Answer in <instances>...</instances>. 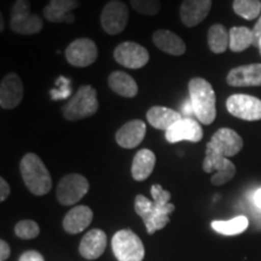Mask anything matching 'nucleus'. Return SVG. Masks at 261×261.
Returning a JSON list of instances; mask_svg holds the SVG:
<instances>
[{
    "instance_id": "obj_5",
    "label": "nucleus",
    "mask_w": 261,
    "mask_h": 261,
    "mask_svg": "<svg viewBox=\"0 0 261 261\" xmlns=\"http://www.w3.org/2000/svg\"><path fill=\"white\" fill-rule=\"evenodd\" d=\"M44 27L40 16L32 14L29 0H15L11 8L10 28L16 34H37Z\"/></svg>"
},
{
    "instance_id": "obj_24",
    "label": "nucleus",
    "mask_w": 261,
    "mask_h": 261,
    "mask_svg": "<svg viewBox=\"0 0 261 261\" xmlns=\"http://www.w3.org/2000/svg\"><path fill=\"white\" fill-rule=\"evenodd\" d=\"M148 122L158 129L167 130L174 123L182 119L181 114L165 107H152L146 113Z\"/></svg>"
},
{
    "instance_id": "obj_9",
    "label": "nucleus",
    "mask_w": 261,
    "mask_h": 261,
    "mask_svg": "<svg viewBox=\"0 0 261 261\" xmlns=\"http://www.w3.org/2000/svg\"><path fill=\"white\" fill-rule=\"evenodd\" d=\"M129 19V10L121 0L107 3L100 14V24L109 35H116L125 31Z\"/></svg>"
},
{
    "instance_id": "obj_33",
    "label": "nucleus",
    "mask_w": 261,
    "mask_h": 261,
    "mask_svg": "<svg viewBox=\"0 0 261 261\" xmlns=\"http://www.w3.org/2000/svg\"><path fill=\"white\" fill-rule=\"evenodd\" d=\"M18 261H45V259L37 250H28L19 256Z\"/></svg>"
},
{
    "instance_id": "obj_14",
    "label": "nucleus",
    "mask_w": 261,
    "mask_h": 261,
    "mask_svg": "<svg viewBox=\"0 0 261 261\" xmlns=\"http://www.w3.org/2000/svg\"><path fill=\"white\" fill-rule=\"evenodd\" d=\"M24 96L23 84L17 74L10 73L0 84V107L3 109H15L22 103Z\"/></svg>"
},
{
    "instance_id": "obj_6",
    "label": "nucleus",
    "mask_w": 261,
    "mask_h": 261,
    "mask_svg": "<svg viewBox=\"0 0 261 261\" xmlns=\"http://www.w3.org/2000/svg\"><path fill=\"white\" fill-rule=\"evenodd\" d=\"M136 213L144 221L149 234H154L169 223V214L172 212L159 207L154 201H150L143 195H137L135 200Z\"/></svg>"
},
{
    "instance_id": "obj_35",
    "label": "nucleus",
    "mask_w": 261,
    "mask_h": 261,
    "mask_svg": "<svg viewBox=\"0 0 261 261\" xmlns=\"http://www.w3.org/2000/svg\"><path fill=\"white\" fill-rule=\"evenodd\" d=\"M10 254H11V249H10L9 243L2 240L0 241V261L8 260Z\"/></svg>"
},
{
    "instance_id": "obj_25",
    "label": "nucleus",
    "mask_w": 261,
    "mask_h": 261,
    "mask_svg": "<svg viewBox=\"0 0 261 261\" xmlns=\"http://www.w3.org/2000/svg\"><path fill=\"white\" fill-rule=\"evenodd\" d=\"M108 84L114 92L119 96L126 98H133L138 93V85L128 74L123 71H114L108 77Z\"/></svg>"
},
{
    "instance_id": "obj_29",
    "label": "nucleus",
    "mask_w": 261,
    "mask_h": 261,
    "mask_svg": "<svg viewBox=\"0 0 261 261\" xmlns=\"http://www.w3.org/2000/svg\"><path fill=\"white\" fill-rule=\"evenodd\" d=\"M233 11L238 16L248 19H255L261 15V3L259 0H234Z\"/></svg>"
},
{
    "instance_id": "obj_32",
    "label": "nucleus",
    "mask_w": 261,
    "mask_h": 261,
    "mask_svg": "<svg viewBox=\"0 0 261 261\" xmlns=\"http://www.w3.org/2000/svg\"><path fill=\"white\" fill-rule=\"evenodd\" d=\"M130 6L138 14L145 16H155L161 10L160 0H130Z\"/></svg>"
},
{
    "instance_id": "obj_30",
    "label": "nucleus",
    "mask_w": 261,
    "mask_h": 261,
    "mask_svg": "<svg viewBox=\"0 0 261 261\" xmlns=\"http://www.w3.org/2000/svg\"><path fill=\"white\" fill-rule=\"evenodd\" d=\"M40 233L39 225L34 220H21L15 225V234L22 240H33Z\"/></svg>"
},
{
    "instance_id": "obj_28",
    "label": "nucleus",
    "mask_w": 261,
    "mask_h": 261,
    "mask_svg": "<svg viewBox=\"0 0 261 261\" xmlns=\"http://www.w3.org/2000/svg\"><path fill=\"white\" fill-rule=\"evenodd\" d=\"M230 34V50L233 52H242L254 45L253 31L247 27H232L228 32Z\"/></svg>"
},
{
    "instance_id": "obj_15",
    "label": "nucleus",
    "mask_w": 261,
    "mask_h": 261,
    "mask_svg": "<svg viewBox=\"0 0 261 261\" xmlns=\"http://www.w3.org/2000/svg\"><path fill=\"white\" fill-rule=\"evenodd\" d=\"M203 138V130L200 122L195 119L187 117L174 123L166 130V139L169 143H178L181 140H189L191 143H197Z\"/></svg>"
},
{
    "instance_id": "obj_13",
    "label": "nucleus",
    "mask_w": 261,
    "mask_h": 261,
    "mask_svg": "<svg viewBox=\"0 0 261 261\" xmlns=\"http://www.w3.org/2000/svg\"><path fill=\"white\" fill-rule=\"evenodd\" d=\"M203 171L205 173L217 172L212 177L211 181L215 187H220L228 182L234 177L236 174V166L230 161L227 158H223V156H215L211 154H205V158L203 160Z\"/></svg>"
},
{
    "instance_id": "obj_7",
    "label": "nucleus",
    "mask_w": 261,
    "mask_h": 261,
    "mask_svg": "<svg viewBox=\"0 0 261 261\" xmlns=\"http://www.w3.org/2000/svg\"><path fill=\"white\" fill-rule=\"evenodd\" d=\"M242 148L243 139L237 132L231 128H220L207 143L205 154L231 158L237 155Z\"/></svg>"
},
{
    "instance_id": "obj_26",
    "label": "nucleus",
    "mask_w": 261,
    "mask_h": 261,
    "mask_svg": "<svg viewBox=\"0 0 261 261\" xmlns=\"http://www.w3.org/2000/svg\"><path fill=\"white\" fill-rule=\"evenodd\" d=\"M211 226L215 232L224 234V236H236L243 233L249 226V220L244 215H238L230 220H214Z\"/></svg>"
},
{
    "instance_id": "obj_19",
    "label": "nucleus",
    "mask_w": 261,
    "mask_h": 261,
    "mask_svg": "<svg viewBox=\"0 0 261 261\" xmlns=\"http://www.w3.org/2000/svg\"><path fill=\"white\" fill-rule=\"evenodd\" d=\"M146 126L142 120H132L117 129L115 140L121 148L133 149L143 142L145 137Z\"/></svg>"
},
{
    "instance_id": "obj_39",
    "label": "nucleus",
    "mask_w": 261,
    "mask_h": 261,
    "mask_svg": "<svg viewBox=\"0 0 261 261\" xmlns=\"http://www.w3.org/2000/svg\"><path fill=\"white\" fill-rule=\"evenodd\" d=\"M0 32H4V16L0 14Z\"/></svg>"
},
{
    "instance_id": "obj_22",
    "label": "nucleus",
    "mask_w": 261,
    "mask_h": 261,
    "mask_svg": "<svg viewBox=\"0 0 261 261\" xmlns=\"http://www.w3.org/2000/svg\"><path fill=\"white\" fill-rule=\"evenodd\" d=\"M152 41L156 47L173 56H181L187 51V45L182 39L171 31H165V29L156 31L152 34Z\"/></svg>"
},
{
    "instance_id": "obj_2",
    "label": "nucleus",
    "mask_w": 261,
    "mask_h": 261,
    "mask_svg": "<svg viewBox=\"0 0 261 261\" xmlns=\"http://www.w3.org/2000/svg\"><path fill=\"white\" fill-rule=\"evenodd\" d=\"M21 175L25 187L32 194L44 196L52 189V178L50 172L38 155L28 152L21 160Z\"/></svg>"
},
{
    "instance_id": "obj_17",
    "label": "nucleus",
    "mask_w": 261,
    "mask_h": 261,
    "mask_svg": "<svg viewBox=\"0 0 261 261\" xmlns=\"http://www.w3.org/2000/svg\"><path fill=\"white\" fill-rule=\"evenodd\" d=\"M212 9V0H182L179 15L187 27H196L204 21Z\"/></svg>"
},
{
    "instance_id": "obj_38",
    "label": "nucleus",
    "mask_w": 261,
    "mask_h": 261,
    "mask_svg": "<svg viewBox=\"0 0 261 261\" xmlns=\"http://www.w3.org/2000/svg\"><path fill=\"white\" fill-rule=\"evenodd\" d=\"M181 113L187 114V115H191V114H195L194 107H192L191 100H190V102H189V100H188V102H185V104L181 108Z\"/></svg>"
},
{
    "instance_id": "obj_27",
    "label": "nucleus",
    "mask_w": 261,
    "mask_h": 261,
    "mask_svg": "<svg viewBox=\"0 0 261 261\" xmlns=\"http://www.w3.org/2000/svg\"><path fill=\"white\" fill-rule=\"evenodd\" d=\"M208 46L214 54H223L230 46V34L223 24H213L208 29Z\"/></svg>"
},
{
    "instance_id": "obj_31",
    "label": "nucleus",
    "mask_w": 261,
    "mask_h": 261,
    "mask_svg": "<svg viewBox=\"0 0 261 261\" xmlns=\"http://www.w3.org/2000/svg\"><path fill=\"white\" fill-rule=\"evenodd\" d=\"M151 196H152V200L159 207L163 208V210H167L169 212H174L175 210V205L172 204L169 200H171L172 195L171 192L165 190L161 185L160 184H154L151 187Z\"/></svg>"
},
{
    "instance_id": "obj_40",
    "label": "nucleus",
    "mask_w": 261,
    "mask_h": 261,
    "mask_svg": "<svg viewBox=\"0 0 261 261\" xmlns=\"http://www.w3.org/2000/svg\"><path fill=\"white\" fill-rule=\"evenodd\" d=\"M257 48H259V51H260V54H261V38H260V40H259V42H257V46H256Z\"/></svg>"
},
{
    "instance_id": "obj_16",
    "label": "nucleus",
    "mask_w": 261,
    "mask_h": 261,
    "mask_svg": "<svg viewBox=\"0 0 261 261\" xmlns=\"http://www.w3.org/2000/svg\"><path fill=\"white\" fill-rule=\"evenodd\" d=\"M79 0H50L42 9V14L52 23H74L73 10L79 8Z\"/></svg>"
},
{
    "instance_id": "obj_1",
    "label": "nucleus",
    "mask_w": 261,
    "mask_h": 261,
    "mask_svg": "<svg viewBox=\"0 0 261 261\" xmlns=\"http://www.w3.org/2000/svg\"><path fill=\"white\" fill-rule=\"evenodd\" d=\"M189 93L198 121L203 125L213 123L217 116V97L212 85L202 77H194L189 81Z\"/></svg>"
},
{
    "instance_id": "obj_3",
    "label": "nucleus",
    "mask_w": 261,
    "mask_h": 261,
    "mask_svg": "<svg viewBox=\"0 0 261 261\" xmlns=\"http://www.w3.org/2000/svg\"><path fill=\"white\" fill-rule=\"evenodd\" d=\"M98 103L97 91L91 85H84L79 87L71 99L62 108V114L68 121H77L86 119L97 113Z\"/></svg>"
},
{
    "instance_id": "obj_11",
    "label": "nucleus",
    "mask_w": 261,
    "mask_h": 261,
    "mask_svg": "<svg viewBox=\"0 0 261 261\" xmlns=\"http://www.w3.org/2000/svg\"><path fill=\"white\" fill-rule=\"evenodd\" d=\"M114 58L119 64L129 69H139L149 62V52L142 45L133 41H126L117 45L114 50Z\"/></svg>"
},
{
    "instance_id": "obj_10",
    "label": "nucleus",
    "mask_w": 261,
    "mask_h": 261,
    "mask_svg": "<svg viewBox=\"0 0 261 261\" xmlns=\"http://www.w3.org/2000/svg\"><path fill=\"white\" fill-rule=\"evenodd\" d=\"M227 112L246 121L261 120V100L248 94H232L226 100Z\"/></svg>"
},
{
    "instance_id": "obj_37",
    "label": "nucleus",
    "mask_w": 261,
    "mask_h": 261,
    "mask_svg": "<svg viewBox=\"0 0 261 261\" xmlns=\"http://www.w3.org/2000/svg\"><path fill=\"white\" fill-rule=\"evenodd\" d=\"M253 201H254V204H255V207L257 208V210L261 211V187L257 189L255 192H254Z\"/></svg>"
},
{
    "instance_id": "obj_36",
    "label": "nucleus",
    "mask_w": 261,
    "mask_h": 261,
    "mask_svg": "<svg viewBox=\"0 0 261 261\" xmlns=\"http://www.w3.org/2000/svg\"><path fill=\"white\" fill-rule=\"evenodd\" d=\"M253 37H254V46H257V42H259L261 38V15L257 18L256 24L253 28Z\"/></svg>"
},
{
    "instance_id": "obj_18",
    "label": "nucleus",
    "mask_w": 261,
    "mask_h": 261,
    "mask_svg": "<svg viewBox=\"0 0 261 261\" xmlns=\"http://www.w3.org/2000/svg\"><path fill=\"white\" fill-rule=\"evenodd\" d=\"M227 84L234 87L261 86V63L233 68L227 74Z\"/></svg>"
},
{
    "instance_id": "obj_20",
    "label": "nucleus",
    "mask_w": 261,
    "mask_h": 261,
    "mask_svg": "<svg viewBox=\"0 0 261 261\" xmlns=\"http://www.w3.org/2000/svg\"><path fill=\"white\" fill-rule=\"evenodd\" d=\"M107 234L99 228H92L81 240L79 252L86 260H96L106 252Z\"/></svg>"
},
{
    "instance_id": "obj_23",
    "label": "nucleus",
    "mask_w": 261,
    "mask_h": 261,
    "mask_svg": "<svg viewBox=\"0 0 261 261\" xmlns=\"http://www.w3.org/2000/svg\"><path fill=\"white\" fill-rule=\"evenodd\" d=\"M156 163V156L151 150L142 149L135 155L132 162L130 173L132 177L137 181H143L148 179L154 171Z\"/></svg>"
},
{
    "instance_id": "obj_34",
    "label": "nucleus",
    "mask_w": 261,
    "mask_h": 261,
    "mask_svg": "<svg viewBox=\"0 0 261 261\" xmlns=\"http://www.w3.org/2000/svg\"><path fill=\"white\" fill-rule=\"evenodd\" d=\"M10 192H11V190H10V185L8 184V181L4 178H0V201L4 202L9 197Z\"/></svg>"
},
{
    "instance_id": "obj_8",
    "label": "nucleus",
    "mask_w": 261,
    "mask_h": 261,
    "mask_svg": "<svg viewBox=\"0 0 261 261\" xmlns=\"http://www.w3.org/2000/svg\"><path fill=\"white\" fill-rule=\"evenodd\" d=\"M90 182L84 175L77 173L64 175L58 182L56 189L57 200L63 205H73L83 200L89 192Z\"/></svg>"
},
{
    "instance_id": "obj_12",
    "label": "nucleus",
    "mask_w": 261,
    "mask_h": 261,
    "mask_svg": "<svg viewBox=\"0 0 261 261\" xmlns=\"http://www.w3.org/2000/svg\"><path fill=\"white\" fill-rule=\"evenodd\" d=\"M98 57V48L89 38L76 39L65 50V58L74 67H89Z\"/></svg>"
},
{
    "instance_id": "obj_4",
    "label": "nucleus",
    "mask_w": 261,
    "mask_h": 261,
    "mask_svg": "<svg viewBox=\"0 0 261 261\" xmlns=\"http://www.w3.org/2000/svg\"><path fill=\"white\" fill-rule=\"evenodd\" d=\"M114 255L119 261H143L144 244L130 228L120 230L112 238Z\"/></svg>"
},
{
    "instance_id": "obj_21",
    "label": "nucleus",
    "mask_w": 261,
    "mask_h": 261,
    "mask_svg": "<svg viewBox=\"0 0 261 261\" xmlns=\"http://www.w3.org/2000/svg\"><path fill=\"white\" fill-rule=\"evenodd\" d=\"M93 219V212L87 205H76L65 214L63 219V228L65 232L75 234L83 232L90 226Z\"/></svg>"
}]
</instances>
